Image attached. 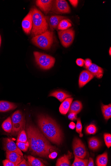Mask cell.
Wrapping results in <instances>:
<instances>
[{
	"instance_id": "cell-1",
	"label": "cell",
	"mask_w": 111,
	"mask_h": 166,
	"mask_svg": "<svg viewBox=\"0 0 111 166\" xmlns=\"http://www.w3.org/2000/svg\"><path fill=\"white\" fill-rule=\"evenodd\" d=\"M26 132L29 143V150L32 155L48 158L50 153L58 150L34 125L27 124Z\"/></svg>"
},
{
	"instance_id": "cell-2",
	"label": "cell",
	"mask_w": 111,
	"mask_h": 166,
	"mask_svg": "<svg viewBox=\"0 0 111 166\" xmlns=\"http://www.w3.org/2000/svg\"><path fill=\"white\" fill-rule=\"evenodd\" d=\"M37 124L41 132L53 143L60 145L63 141L61 130L56 122L49 116L40 114L37 116Z\"/></svg>"
},
{
	"instance_id": "cell-3",
	"label": "cell",
	"mask_w": 111,
	"mask_h": 166,
	"mask_svg": "<svg viewBox=\"0 0 111 166\" xmlns=\"http://www.w3.org/2000/svg\"><path fill=\"white\" fill-rule=\"evenodd\" d=\"M32 16L31 35L34 37L48 30V24L45 17L39 10L35 7L30 10Z\"/></svg>"
},
{
	"instance_id": "cell-4",
	"label": "cell",
	"mask_w": 111,
	"mask_h": 166,
	"mask_svg": "<svg viewBox=\"0 0 111 166\" xmlns=\"http://www.w3.org/2000/svg\"><path fill=\"white\" fill-rule=\"evenodd\" d=\"M31 41L39 48L45 50L49 49L54 42L53 33L52 31L48 30L40 35L33 37Z\"/></svg>"
},
{
	"instance_id": "cell-5",
	"label": "cell",
	"mask_w": 111,
	"mask_h": 166,
	"mask_svg": "<svg viewBox=\"0 0 111 166\" xmlns=\"http://www.w3.org/2000/svg\"><path fill=\"white\" fill-rule=\"evenodd\" d=\"M33 54L37 65L42 69L48 70L54 66L55 62L54 57L37 51H34Z\"/></svg>"
},
{
	"instance_id": "cell-6",
	"label": "cell",
	"mask_w": 111,
	"mask_h": 166,
	"mask_svg": "<svg viewBox=\"0 0 111 166\" xmlns=\"http://www.w3.org/2000/svg\"><path fill=\"white\" fill-rule=\"evenodd\" d=\"M12 130L11 134L14 136L17 135L25 126V117L21 111L18 110L13 114L12 118Z\"/></svg>"
},
{
	"instance_id": "cell-7",
	"label": "cell",
	"mask_w": 111,
	"mask_h": 166,
	"mask_svg": "<svg viewBox=\"0 0 111 166\" xmlns=\"http://www.w3.org/2000/svg\"><path fill=\"white\" fill-rule=\"evenodd\" d=\"M58 36L61 43L65 48H68L73 43L75 32L73 28L58 31Z\"/></svg>"
},
{
	"instance_id": "cell-8",
	"label": "cell",
	"mask_w": 111,
	"mask_h": 166,
	"mask_svg": "<svg viewBox=\"0 0 111 166\" xmlns=\"http://www.w3.org/2000/svg\"><path fill=\"white\" fill-rule=\"evenodd\" d=\"M51 10L57 14L69 13L71 9L67 2L65 0L54 1Z\"/></svg>"
},
{
	"instance_id": "cell-9",
	"label": "cell",
	"mask_w": 111,
	"mask_h": 166,
	"mask_svg": "<svg viewBox=\"0 0 111 166\" xmlns=\"http://www.w3.org/2000/svg\"><path fill=\"white\" fill-rule=\"evenodd\" d=\"M73 147L75 156L84 158L87 155V151L85 145L79 139L75 138L73 141Z\"/></svg>"
},
{
	"instance_id": "cell-10",
	"label": "cell",
	"mask_w": 111,
	"mask_h": 166,
	"mask_svg": "<svg viewBox=\"0 0 111 166\" xmlns=\"http://www.w3.org/2000/svg\"><path fill=\"white\" fill-rule=\"evenodd\" d=\"M3 148L6 151L13 152L17 153L21 156L23 153L18 147L14 142L8 138H4L3 140Z\"/></svg>"
},
{
	"instance_id": "cell-11",
	"label": "cell",
	"mask_w": 111,
	"mask_h": 166,
	"mask_svg": "<svg viewBox=\"0 0 111 166\" xmlns=\"http://www.w3.org/2000/svg\"><path fill=\"white\" fill-rule=\"evenodd\" d=\"M53 1L52 0H37L36 3L37 6L47 14L52 9Z\"/></svg>"
},
{
	"instance_id": "cell-12",
	"label": "cell",
	"mask_w": 111,
	"mask_h": 166,
	"mask_svg": "<svg viewBox=\"0 0 111 166\" xmlns=\"http://www.w3.org/2000/svg\"><path fill=\"white\" fill-rule=\"evenodd\" d=\"M22 26L26 34L27 35L30 34L32 27V16L30 10L22 21Z\"/></svg>"
},
{
	"instance_id": "cell-13",
	"label": "cell",
	"mask_w": 111,
	"mask_h": 166,
	"mask_svg": "<svg viewBox=\"0 0 111 166\" xmlns=\"http://www.w3.org/2000/svg\"><path fill=\"white\" fill-rule=\"evenodd\" d=\"M94 77L93 74L88 70H84L81 72L79 79L80 88L84 86Z\"/></svg>"
},
{
	"instance_id": "cell-14",
	"label": "cell",
	"mask_w": 111,
	"mask_h": 166,
	"mask_svg": "<svg viewBox=\"0 0 111 166\" xmlns=\"http://www.w3.org/2000/svg\"><path fill=\"white\" fill-rule=\"evenodd\" d=\"M66 18V17L60 15H55L51 17L49 19L48 24L50 29L51 31H54L56 29L60 22Z\"/></svg>"
},
{
	"instance_id": "cell-15",
	"label": "cell",
	"mask_w": 111,
	"mask_h": 166,
	"mask_svg": "<svg viewBox=\"0 0 111 166\" xmlns=\"http://www.w3.org/2000/svg\"><path fill=\"white\" fill-rule=\"evenodd\" d=\"M6 158L13 163L16 166L24 159L23 156L13 152L6 151Z\"/></svg>"
},
{
	"instance_id": "cell-16",
	"label": "cell",
	"mask_w": 111,
	"mask_h": 166,
	"mask_svg": "<svg viewBox=\"0 0 111 166\" xmlns=\"http://www.w3.org/2000/svg\"><path fill=\"white\" fill-rule=\"evenodd\" d=\"M86 68L97 78L101 79L103 75V68L96 64H92L89 67Z\"/></svg>"
},
{
	"instance_id": "cell-17",
	"label": "cell",
	"mask_w": 111,
	"mask_h": 166,
	"mask_svg": "<svg viewBox=\"0 0 111 166\" xmlns=\"http://www.w3.org/2000/svg\"><path fill=\"white\" fill-rule=\"evenodd\" d=\"M17 106L13 102L0 101V112H6L15 109Z\"/></svg>"
},
{
	"instance_id": "cell-18",
	"label": "cell",
	"mask_w": 111,
	"mask_h": 166,
	"mask_svg": "<svg viewBox=\"0 0 111 166\" xmlns=\"http://www.w3.org/2000/svg\"><path fill=\"white\" fill-rule=\"evenodd\" d=\"M73 100V98H68L62 102L59 107V111L61 114L66 115L69 110Z\"/></svg>"
},
{
	"instance_id": "cell-19",
	"label": "cell",
	"mask_w": 111,
	"mask_h": 166,
	"mask_svg": "<svg viewBox=\"0 0 111 166\" xmlns=\"http://www.w3.org/2000/svg\"><path fill=\"white\" fill-rule=\"evenodd\" d=\"M72 153L68 152L67 154L65 155L58 159L56 166H69L71 165L70 159L71 158Z\"/></svg>"
},
{
	"instance_id": "cell-20",
	"label": "cell",
	"mask_w": 111,
	"mask_h": 166,
	"mask_svg": "<svg viewBox=\"0 0 111 166\" xmlns=\"http://www.w3.org/2000/svg\"><path fill=\"white\" fill-rule=\"evenodd\" d=\"M49 96L55 97L61 102L66 98L71 96V95L62 91H56L50 94Z\"/></svg>"
},
{
	"instance_id": "cell-21",
	"label": "cell",
	"mask_w": 111,
	"mask_h": 166,
	"mask_svg": "<svg viewBox=\"0 0 111 166\" xmlns=\"http://www.w3.org/2000/svg\"><path fill=\"white\" fill-rule=\"evenodd\" d=\"M89 147L93 151H96L101 146V143L95 137H92L88 142Z\"/></svg>"
},
{
	"instance_id": "cell-22",
	"label": "cell",
	"mask_w": 111,
	"mask_h": 166,
	"mask_svg": "<svg viewBox=\"0 0 111 166\" xmlns=\"http://www.w3.org/2000/svg\"><path fill=\"white\" fill-rule=\"evenodd\" d=\"M82 107V105L81 101H76L71 104L69 109V112H74L77 114L81 112Z\"/></svg>"
},
{
	"instance_id": "cell-23",
	"label": "cell",
	"mask_w": 111,
	"mask_h": 166,
	"mask_svg": "<svg viewBox=\"0 0 111 166\" xmlns=\"http://www.w3.org/2000/svg\"><path fill=\"white\" fill-rule=\"evenodd\" d=\"M108 162V153L105 152L97 157L96 163L98 166H106Z\"/></svg>"
},
{
	"instance_id": "cell-24",
	"label": "cell",
	"mask_w": 111,
	"mask_h": 166,
	"mask_svg": "<svg viewBox=\"0 0 111 166\" xmlns=\"http://www.w3.org/2000/svg\"><path fill=\"white\" fill-rule=\"evenodd\" d=\"M3 129L6 132L10 133L12 130V119L10 117H8L3 122L2 124Z\"/></svg>"
},
{
	"instance_id": "cell-25",
	"label": "cell",
	"mask_w": 111,
	"mask_h": 166,
	"mask_svg": "<svg viewBox=\"0 0 111 166\" xmlns=\"http://www.w3.org/2000/svg\"><path fill=\"white\" fill-rule=\"evenodd\" d=\"M102 110L104 119L108 120L111 117V105H108L103 104L102 106Z\"/></svg>"
},
{
	"instance_id": "cell-26",
	"label": "cell",
	"mask_w": 111,
	"mask_h": 166,
	"mask_svg": "<svg viewBox=\"0 0 111 166\" xmlns=\"http://www.w3.org/2000/svg\"><path fill=\"white\" fill-rule=\"evenodd\" d=\"M28 162L29 166H45L40 159L31 156L27 157Z\"/></svg>"
},
{
	"instance_id": "cell-27",
	"label": "cell",
	"mask_w": 111,
	"mask_h": 166,
	"mask_svg": "<svg viewBox=\"0 0 111 166\" xmlns=\"http://www.w3.org/2000/svg\"><path fill=\"white\" fill-rule=\"evenodd\" d=\"M71 26V23L66 19L63 20L60 22L57 28L59 30H64L68 29Z\"/></svg>"
},
{
	"instance_id": "cell-28",
	"label": "cell",
	"mask_w": 111,
	"mask_h": 166,
	"mask_svg": "<svg viewBox=\"0 0 111 166\" xmlns=\"http://www.w3.org/2000/svg\"><path fill=\"white\" fill-rule=\"evenodd\" d=\"M75 160L72 166H87L88 160L87 159H84L75 156Z\"/></svg>"
},
{
	"instance_id": "cell-29",
	"label": "cell",
	"mask_w": 111,
	"mask_h": 166,
	"mask_svg": "<svg viewBox=\"0 0 111 166\" xmlns=\"http://www.w3.org/2000/svg\"><path fill=\"white\" fill-rule=\"evenodd\" d=\"M28 141L27 136L24 129L22 130L19 133L17 142L25 143Z\"/></svg>"
},
{
	"instance_id": "cell-30",
	"label": "cell",
	"mask_w": 111,
	"mask_h": 166,
	"mask_svg": "<svg viewBox=\"0 0 111 166\" xmlns=\"http://www.w3.org/2000/svg\"><path fill=\"white\" fill-rule=\"evenodd\" d=\"M16 144L21 151L24 152H27L29 147V143L28 141L25 143L17 142Z\"/></svg>"
},
{
	"instance_id": "cell-31",
	"label": "cell",
	"mask_w": 111,
	"mask_h": 166,
	"mask_svg": "<svg viewBox=\"0 0 111 166\" xmlns=\"http://www.w3.org/2000/svg\"><path fill=\"white\" fill-rule=\"evenodd\" d=\"M97 130L96 126L92 124L87 126L86 128V132L87 134H94L96 133Z\"/></svg>"
},
{
	"instance_id": "cell-32",
	"label": "cell",
	"mask_w": 111,
	"mask_h": 166,
	"mask_svg": "<svg viewBox=\"0 0 111 166\" xmlns=\"http://www.w3.org/2000/svg\"><path fill=\"white\" fill-rule=\"evenodd\" d=\"M76 127L77 132L79 134L80 137H82L83 134H82V125L80 118L77 119V123Z\"/></svg>"
},
{
	"instance_id": "cell-33",
	"label": "cell",
	"mask_w": 111,
	"mask_h": 166,
	"mask_svg": "<svg viewBox=\"0 0 111 166\" xmlns=\"http://www.w3.org/2000/svg\"><path fill=\"white\" fill-rule=\"evenodd\" d=\"M104 138L105 145L108 148L111 146V135L108 133H105Z\"/></svg>"
},
{
	"instance_id": "cell-34",
	"label": "cell",
	"mask_w": 111,
	"mask_h": 166,
	"mask_svg": "<svg viewBox=\"0 0 111 166\" xmlns=\"http://www.w3.org/2000/svg\"><path fill=\"white\" fill-rule=\"evenodd\" d=\"M4 166H16L15 165L8 159H5L3 161Z\"/></svg>"
},
{
	"instance_id": "cell-35",
	"label": "cell",
	"mask_w": 111,
	"mask_h": 166,
	"mask_svg": "<svg viewBox=\"0 0 111 166\" xmlns=\"http://www.w3.org/2000/svg\"><path fill=\"white\" fill-rule=\"evenodd\" d=\"M77 114L74 112H70L69 114L68 118L71 121L77 119Z\"/></svg>"
},
{
	"instance_id": "cell-36",
	"label": "cell",
	"mask_w": 111,
	"mask_h": 166,
	"mask_svg": "<svg viewBox=\"0 0 111 166\" xmlns=\"http://www.w3.org/2000/svg\"><path fill=\"white\" fill-rule=\"evenodd\" d=\"M85 60L82 59H77L76 61L77 65L80 67H82L84 65Z\"/></svg>"
},
{
	"instance_id": "cell-37",
	"label": "cell",
	"mask_w": 111,
	"mask_h": 166,
	"mask_svg": "<svg viewBox=\"0 0 111 166\" xmlns=\"http://www.w3.org/2000/svg\"><path fill=\"white\" fill-rule=\"evenodd\" d=\"M58 155V153L57 152H53L50 153L48 155V157L50 158L54 159L56 158Z\"/></svg>"
},
{
	"instance_id": "cell-38",
	"label": "cell",
	"mask_w": 111,
	"mask_h": 166,
	"mask_svg": "<svg viewBox=\"0 0 111 166\" xmlns=\"http://www.w3.org/2000/svg\"><path fill=\"white\" fill-rule=\"evenodd\" d=\"M92 64V61L90 59H87L85 60L84 64L86 68L89 67Z\"/></svg>"
},
{
	"instance_id": "cell-39",
	"label": "cell",
	"mask_w": 111,
	"mask_h": 166,
	"mask_svg": "<svg viewBox=\"0 0 111 166\" xmlns=\"http://www.w3.org/2000/svg\"><path fill=\"white\" fill-rule=\"evenodd\" d=\"M28 162L26 161V160L24 159L23 161H21L17 166H29Z\"/></svg>"
},
{
	"instance_id": "cell-40",
	"label": "cell",
	"mask_w": 111,
	"mask_h": 166,
	"mask_svg": "<svg viewBox=\"0 0 111 166\" xmlns=\"http://www.w3.org/2000/svg\"><path fill=\"white\" fill-rule=\"evenodd\" d=\"M78 1L77 0H70L69 1L71 4L74 7H76L77 6Z\"/></svg>"
},
{
	"instance_id": "cell-41",
	"label": "cell",
	"mask_w": 111,
	"mask_h": 166,
	"mask_svg": "<svg viewBox=\"0 0 111 166\" xmlns=\"http://www.w3.org/2000/svg\"><path fill=\"white\" fill-rule=\"evenodd\" d=\"M94 165V164L93 159L92 158H89V162L88 163H87V166H93Z\"/></svg>"
},
{
	"instance_id": "cell-42",
	"label": "cell",
	"mask_w": 111,
	"mask_h": 166,
	"mask_svg": "<svg viewBox=\"0 0 111 166\" xmlns=\"http://www.w3.org/2000/svg\"><path fill=\"white\" fill-rule=\"evenodd\" d=\"M75 124L73 122H71L69 125V128L71 129H74L76 127Z\"/></svg>"
},
{
	"instance_id": "cell-43",
	"label": "cell",
	"mask_w": 111,
	"mask_h": 166,
	"mask_svg": "<svg viewBox=\"0 0 111 166\" xmlns=\"http://www.w3.org/2000/svg\"><path fill=\"white\" fill-rule=\"evenodd\" d=\"M2 43V38L1 35H0V47L1 46V44Z\"/></svg>"
},
{
	"instance_id": "cell-44",
	"label": "cell",
	"mask_w": 111,
	"mask_h": 166,
	"mask_svg": "<svg viewBox=\"0 0 111 166\" xmlns=\"http://www.w3.org/2000/svg\"><path fill=\"white\" fill-rule=\"evenodd\" d=\"M109 54L110 55H111V48L110 47L109 51Z\"/></svg>"
}]
</instances>
